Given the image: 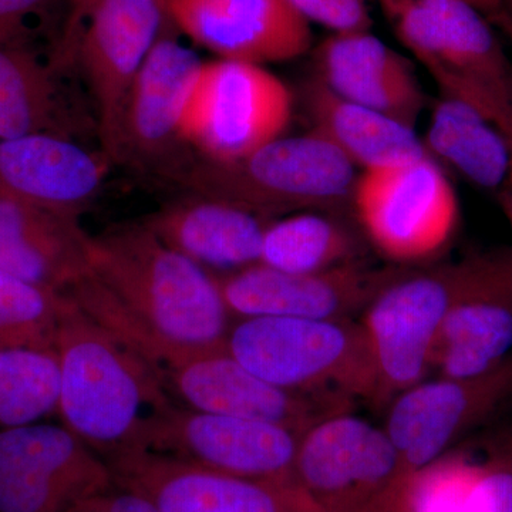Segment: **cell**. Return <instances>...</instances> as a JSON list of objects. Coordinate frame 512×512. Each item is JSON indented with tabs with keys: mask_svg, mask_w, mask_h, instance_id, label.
Here are the masks:
<instances>
[{
	"mask_svg": "<svg viewBox=\"0 0 512 512\" xmlns=\"http://www.w3.org/2000/svg\"><path fill=\"white\" fill-rule=\"evenodd\" d=\"M474 8L480 10L488 20L500 23L508 32L512 33V20L504 8L503 0H464Z\"/></svg>",
	"mask_w": 512,
	"mask_h": 512,
	"instance_id": "e575fe53",
	"label": "cell"
},
{
	"mask_svg": "<svg viewBox=\"0 0 512 512\" xmlns=\"http://www.w3.org/2000/svg\"><path fill=\"white\" fill-rule=\"evenodd\" d=\"M64 512H160L156 505L136 491L114 485L104 493L80 501Z\"/></svg>",
	"mask_w": 512,
	"mask_h": 512,
	"instance_id": "836d02e7",
	"label": "cell"
},
{
	"mask_svg": "<svg viewBox=\"0 0 512 512\" xmlns=\"http://www.w3.org/2000/svg\"><path fill=\"white\" fill-rule=\"evenodd\" d=\"M427 156L477 188L501 191L510 173L511 147L504 134L463 101L440 96L431 109Z\"/></svg>",
	"mask_w": 512,
	"mask_h": 512,
	"instance_id": "cb8c5ba5",
	"label": "cell"
},
{
	"mask_svg": "<svg viewBox=\"0 0 512 512\" xmlns=\"http://www.w3.org/2000/svg\"><path fill=\"white\" fill-rule=\"evenodd\" d=\"M114 485L106 460L62 423L0 430V512H64Z\"/></svg>",
	"mask_w": 512,
	"mask_h": 512,
	"instance_id": "4fadbf2b",
	"label": "cell"
},
{
	"mask_svg": "<svg viewBox=\"0 0 512 512\" xmlns=\"http://www.w3.org/2000/svg\"><path fill=\"white\" fill-rule=\"evenodd\" d=\"M274 220L192 194L144 220L164 244L214 274H229L261 261L262 241Z\"/></svg>",
	"mask_w": 512,
	"mask_h": 512,
	"instance_id": "44dd1931",
	"label": "cell"
},
{
	"mask_svg": "<svg viewBox=\"0 0 512 512\" xmlns=\"http://www.w3.org/2000/svg\"><path fill=\"white\" fill-rule=\"evenodd\" d=\"M79 220L0 194V271L66 293L92 274Z\"/></svg>",
	"mask_w": 512,
	"mask_h": 512,
	"instance_id": "ffe728a7",
	"label": "cell"
},
{
	"mask_svg": "<svg viewBox=\"0 0 512 512\" xmlns=\"http://www.w3.org/2000/svg\"><path fill=\"white\" fill-rule=\"evenodd\" d=\"M410 476L386 430L352 412L299 440L296 478L322 512H404Z\"/></svg>",
	"mask_w": 512,
	"mask_h": 512,
	"instance_id": "52a82bcc",
	"label": "cell"
},
{
	"mask_svg": "<svg viewBox=\"0 0 512 512\" xmlns=\"http://www.w3.org/2000/svg\"><path fill=\"white\" fill-rule=\"evenodd\" d=\"M292 109L291 90L261 64L212 60L198 72L181 130L198 156L238 160L284 136Z\"/></svg>",
	"mask_w": 512,
	"mask_h": 512,
	"instance_id": "9c48e42d",
	"label": "cell"
},
{
	"mask_svg": "<svg viewBox=\"0 0 512 512\" xmlns=\"http://www.w3.org/2000/svg\"><path fill=\"white\" fill-rule=\"evenodd\" d=\"M377 2L382 3V2H383V0H377Z\"/></svg>",
	"mask_w": 512,
	"mask_h": 512,
	"instance_id": "74e56055",
	"label": "cell"
},
{
	"mask_svg": "<svg viewBox=\"0 0 512 512\" xmlns=\"http://www.w3.org/2000/svg\"><path fill=\"white\" fill-rule=\"evenodd\" d=\"M202 63L177 37L161 35L124 100L107 154L111 163L171 184L194 160L181 123Z\"/></svg>",
	"mask_w": 512,
	"mask_h": 512,
	"instance_id": "30bf717a",
	"label": "cell"
},
{
	"mask_svg": "<svg viewBox=\"0 0 512 512\" xmlns=\"http://www.w3.org/2000/svg\"><path fill=\"white\" fill-rule=\"evenodd\" d=\"M55 46H0V140L56 134L76 140L89 123L76 110Z\"/></svg>",
	"mask_w": 512,
	"mask_h": 512,
	"instance_id": "7402d4cb",
	"label": "cell"
},
{
	"mask_svg": "<svg viewBox=\"0 0 512 512\" xmlns=\"http://www.w3.org/2000/svg\"><path fill=\"white\" fill-rule=\"evenodd\" d=\"M302 103L311 130L330 141L360 171L427 156L414 128L342 99L315 74L303 83Z\"/></svg>",
	"mask_w": 512,
	"mask_h": 512,
	"instance_id": "603a6c76",
	"label": "cell"
},
{
	"mask_svg": "<svg viewBox=\"0 0 512 512\" xmlns=\"http://www.w3.org/2000/svg\"><path fill=\"white\" fill-rule=\"evenodd\" d=\"M66 293L0 271V352L55 350Z\"/></svg>",
	"mask_w": 512,
	"mask_h": 512,
	"instance_id": "83f0119b",
	"label": "cell"
},
{
	"mask_svg": "<svg viewBox=\"0 0 512 512\" xmlns=\"http://www.w3.org/2000/svg\"><path fill=\"white\" fill-rule=\"evenodd\" d=\"M66 0H0V46H56Z\"/></svg>",
	"mask_w": 512,
	"mask_h": 512,
	"instance_id": "f546056e",
	"label": "cell"
},
{
	"mask_svg": "<svg viewBox=\"0 0 512 512\" xmlns=\"http://www.w3.org/2000/svg\"><path fill=\"white\" fill-rule=\"evenodd\" d=\"M87 251L93 278L138 325L180 345L227 348L235 319L217 278L144 222L89 235Z\"/></svg>",
	"mask_w": 512,
	"mask_h": 512,
	"instance_id": "6da1fadb",
	"label": "cell"
},
{
	"mask_svg": "<svg viewBox=\"0 0 512 512\" xmlns=\"http://www.w3.org/2000/svg\"><path fill=\"white\" fill-rule=\"evenodd\" d=\"M168 22L165 0H101L84 26L76 64L92 96L106 156L128 90Z\"/></svg>",
	"mask_w": 512,
	"mask_h": 512,
	"instance_id": "2e32d148",
	"label": "cell"
},
{
	"mask_svg": "<svg viewBox=\"0 0 512 512\" xmlns=\"http://www.w3.org/2000/svg\"><path fill=\"white\" fill-rule=\"evenodd\" d=\"M56 350L0 352V430L47 420L57 413Z\"/></svg>",
	"mask_w": 512,
	"mask_h": 512,
	"instance_id": "4316f807",
	"label": "cell"
},
{
	"mask_svg": "<svg viewBox=\"0 0 512 512\" xmlns=\"http://www.w3.org/2000/svg\"><path fill=\"white\" fill-rule=\"evenodd\" d=\"M352 210L373 248L393 265L413 266L444 251L460 208L443 167L429 156L360 171Z\"/></svg>",
	"mask_w": 512,
	"mask_h": 512,
	"instance_id": "ba28073f",
	"label": "cell"
},
{
	"mask_svg": "<svg viewBox=\"0 0 512 512\" xmlns=\"http://www.w3.org/2000/svg\"><path fill=\"white\" fill-rule=\"evenodd\" d=\"M55 350L57 414L104 460L136 450L147 421L175 404L150 366L69 295Z\"/></svg>",
	"mask_w": 512,
	"mask_h": 512,
	"instance_id": "7a4b0ae2",
	"label": "cell"
},
{
	"mask_svg": "<svg viewBox=\"0 0 512 512\" xmlns=\"http://www.w3.org/2000/svg\"><path fill=\"white\" fill-rule=\"evenodd\" d=\"M512 353V293L460 303L441 323L431 350L437 377L468 379L491 372Z\"/></svg>",
	"mask_w": 512,
	"mask_h": 512,
	"instance_id": "d4e9b609",
	"label": "cell"
},
{
	"mask_svg": "<svg viewBox=\"0 0 512 512\" xmlns=\"http://www.w3.org/2000/svg\"><path fill=\"white\" fill-rule=\"evenodd\" d=\"M111 164L103 151L56 134L0 140V194L79 220L99 197Z\"/></svg>",
	"mask_w": 512,
	"mask_h": 512,
	"instance_id": "ac0fdd59",
	"label": "cell"
},
{
	"mask_svg": "<svg viewBox=\"0 0 512 512\" xmlns=\"http://www.w3.org/2000/svg\"><path fill=\"white\" fill-rule=\"evenodd\" d=\"M464 512H512V439L480 461Z\"/></svg>",
	"mask_w": 512,
	"mask_h": 512,
	"instance_id": "4dcf8cb0",
	"label": "cell"
},
{
	"mask_svg": "<svg viewBox=\"0 0 512 512\" xmlns=\"http://www.w3.org/2000/svg\"><path fill=\"white\" fill-rule=\"evenodd\" d=\"M359 174L338 148L309 130L278 137L238 160L197 154L171 184L278 220L298 212L345 211Z\"/></svg>",
	"mask_w": 512,
	"mask_h": 512,
	"instance_id": "5b68a950",
	"label": "cell"
},
{
	"mask_svg": "<svg viewBox=\"0 0 512 512\" xmlns=\"http://www.w3.org/2000/svg\"><path fill=\"white\" fill-rule=\"evenodd\" d=\"M309 23H318L333 33L367 32L372 29L367 0H289Z\"/></svg>",
	"mask_w": 512,
	"mask_h": 512,
	"instance_id": "1f68e13d",
	"label": "cell"
},
{
	"mask_svg": "<svg viewBox=\"0 0 512 512\" xmlns=\"http://www.w3.org/2000/svg\"><path fill=\"white\" fill-rule=\"evenodd\" d=\"M168 19L218 59L289 62L311 50V23L289 0H165Z\"/></svg>",
	"mask_w": 512,
	"mask_h": 512,
	"instance_id": "e0dca14e",
	"label": "cell"
},
{
	"mask_svg": "<svg viewBox=\"0 0 512 512\" xmlns=\"http://www.w3.org/2000/svg\"><path fill=\"white\" fill-rule=\"evenodd\" d=\"M480 461L450 450L414 471L406 491L404 512H464Z\"/></svg>",
	"mask_w": 512,
	"mask_h": 512,
	"instance_id": "f1b7e54d",
	"label": "cell"
},
{
	"mask_svg": "<svg viewBox=\"0 0 512 512\" xmlns=\"http://www.w3.org/2000/svg\"><path fill=\"white\" fill-rule=\"evenodd\" d=\"M301 434L268 421L174 406L147 421L134 451H148L249 480L299 484Z\"/></svg>",
	"mask_w": 512,
	"mask_h": 512,
	"instance_id": "8fae6325",
	"label": "cell"
},
{
	"mask_svg": "<svg viewBox=\"0 0 512 512\" xmlns=\"http://www.w3.org/2000/svg\"><path fill=\"white\" fill-rule=\"evenodd\" d=\"M412 266L356 261L313 274H289L262 264L217 278L232 318L353 319Z\"/></svg>",
	"mask_w": 512,
	"mask_h": 512,
	"instance_id": "5bb4252c",
	"label": "cell"
},
{
	"mask_svg": "<svg viewBox=\"0 0 512 512\" xmlns=\"http://www.w3.org/2000/svg\"><path fill=\"white\" fill-rule=\"evenodd\" d=\"M315 76L342 99L414 128L426 94L410 63L367 32L333 33L315 52Z\"/></svg>",
	"mask_w": 512,
	"mask_h": 512,
	"instance_id": "d6986e66",
	"label": "cell"
},
{
	"mask_svg": "<svg viewBox=\"0 0 512 512\" xmlns=\"http://www.w3.org/2000/svg\"><path fill=\"white\" fill-rule=\"evenodd\" d=\"M380 5L440 96L476 109L512 148V62L490 20L464 0H383Z\"/></svg>",
	"mask_w": 512,
	"mask_h": 512,
	"instance_id": "8992f818",
	"label": "cell"
},
{
	"mask_svg": "<svg viewBox=\"0 0 512 512\" xmlns=\"http://www.w3.org/2000/svg\"><path fill=\"white\" fill-rule=\"evenodd\" d=\"M503 3L508 16H510V19L512 20V0H503Z\"/></svg>",
	"mask_w": 512,
	"mask_h": 512,
	"instance_id": "8d00e7d4",
	"label": "cell"
},
{
	"mask_svg": "<svg viewBox=\"0 0 512 512\" xmlns=\"http://www.w3.org/2000/svg\"><path fill=\"white\" fill-rule=\"evenodd\" d=\"M363 254L362 241L342 221L325 212H298L268 225L259 264L313 274L362 261Z\"/></svg>",
	"mask_w": 512,
	"mask_h": 512,
	"instance_id": "484cf974",
	"label": "cell"
},
{
	"mask_svg": "<svg viewBox=\"0 0 512 512\" xmlns=\"http://www.w3.org/2000/svg\"><path fill=\"white\" fill-rule=\"evenodd\" d=\"M386 430L409 473L429 466L474 430L512 410V353L468 379L423 380L387 404Z\"/></svg>",
	"mask_w": 512,
	"mask_h": 512,
	"instance_id": "7c38bea8",
	"label": "cell"
},
{
	"mask_svg": "<svg viewBox=\"0 0 512 512\" xmlns=\"http://www.w3.org/2000/svg\"><path fill=\"white\" fill-rule=\"evenodd\" d=\"M114 484L160 512H322L299 484L229 476L148 451L106 460Z\"/></svg>",
	"mask_w": 512,
	"mask_h": 512,
	"instance_id": "9a60e30c",
	"label": "cell"
},
{
	"mask_svg": "<svg viewBox=\"0 0 512 512\" xmlns=\"http://www.w3.org/2000/svg\"><path fill=\"white\" fill-rule=\"evenodd\" d=\"M501 200H503L505 214L510 220L512 228V148H511V164L510 173H508L507 180H505L504 187L501 188Z\"/></svg>",
	"mask_w": 512,
	"mask_h": 512,
	"instance_id": "d590c367",
	"label": "cell"
},
{
	"mask_svg": "<svg viewBox=\"0 0 512 512\" xmlns=\"http://www.w3.org/2000/svg\"><path fill=\"white\" fill-rule=\"evenodd\" d=\"M512 293V252L407 268L363 312L379 372L382 407L426 380L437 333L460 303Z\"/></svg>",
	"mask_w": 512,
	"mask_h": 512,
	"instance_id": "277c9868",
	"label": "cell"
},
{
	"mask_svg": "<svg viewBox=\"0 0 512 512\" xmlns=\"http://www.w3.org/2000/svg\"><path fill=\"white\" fill-rule=\"evenodd\" d=\"M100 2L101 0H66L62 29L53 50V59L62 69L70 72L76 67L77 47L84 26Z\"/></svg>",
	"mask_w": 512,
	"mask_h": 512,
	"instance_id": "d6a6232c",
	"label": "cell"
},
{
	"mask_svg": "<svg viewBox=\"0 0 512 512\" xmlns=\"http://www.w3.org/2000/svg\"><path fill=\"white\" fill-rule=\"evenodd\" d=\"M227 349L249 372L285 392L350 412L382 407L379 372L366 330L355 319H235Z\"/></svg>",
	"mask_w": 512,
	"mask_h": 512,
	"instance_id": "3957f363",
	"label": "cell"
}]
</instances>
